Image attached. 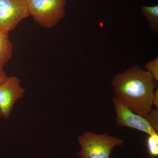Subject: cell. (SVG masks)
<instances>
[{"mask_svg": "<svg viewBox=\"0 0 158 158\" xmlns=\"http://www.w3.org/2000/svg\"><path fill=\"white\" fill-rule=\"evenodd\" d=\"M158 82L146 70L135 65L116 74L111 84L114 96L133 112L143 116L152 108Z\"/></svg>", "mask_w": 158, "mask_h": 158, "instance_id": "cell-1", "label": "cell"}, {"mask_svg": "<svg viewBox=\"0 0 158 158\" xmlns=\"http://www.w3.org/2000/svg\"><path fill=\"white\" fill-rule=\"evenodd\" d=\"M78 141L81 146L79 158H110L113 148L124 143L118 137L90 131L78 136Z\"/></svg>", "mask_w": 158, "mask_h": 158, "instance_id": "cell-2", "label": "cell"}, {"mask_svg": "<svg viewBox=\"0 0 158 158\" xmlns=\"http://www.w3.org/2000/svg\"><path fill=\"white\" fill-rule=\"evenodd\" d=\"M34 21L45 28L56 25L65 14V0H27Z\"/></svg>", "mask_w": 158, "mask_h": 158, "instance_id": "cell-3", "label": "cell"}, {"mask_svg": "<svg viewBox=\"0 0 158 158\" xmlns=\"http://www.w3.org/2000/svg\"><path fill=\"white\" fill-rule=\"evenodd\" d=\"M30 15L27 0H0V32L9 34Z\"/></svg>", "mask_w": 158, "mask_h": 158, "instance_id": "cell-4", "label": "cell"}, {"mask_svg": "<svg viewBox=\"0 0 158 158\" xmlns=\"http://www.w3.org/2000/svg\"><path fill=\"white\" fill-rule=\"evenodd\" d=\"M25 90L15 77H8L0 84V113L4 118L10 116L15 102L23 98Z\"/></svg>", "mask_w": 158, "mask_h": 158, "instance_id": "cell-5", "label": "cell"}, {"mask_svg": "<svg viewBox=\"0 0 158 158\" xmlns=\"http://www.w3.org/2000/svg\"><path fill=\"white\" fill-rule=\"evenodd\" d=\"M112 100L116 113L115 121L118 126L134 129L148 135L157 133L143 116L133 112L115 97H113Z\"/></svg>", "mask_w": 158, "mask_h": 158, "instance_id": "cell-6", "label": "cell"}, {"mask_svg": "<svg viewBox=\"0 0 158 158\" xmlns=\"http://www.w3.org/2000/svg\"><path fill=\"white\" fill-rule=\"evenodd\" d=\"M12 51L13 46L9 40V34L0 32V69H3L11 59Z\"/></svg>", "mask_w": 158, "mask_h": 158, "instance_id": "cell-7", "label": "cell"}, {"mask_svg": "<svg viewBox=\"0 0 158 158\" xmlns=\"http://www.w3.org/2000/svg\"><path fill=\"white\" fill-rule=\"evenodd\" d=\"M141 11L149 25L152 32L158 31V6H143Z\"/></svg>", "mask_w": 158, "mask_h": 158, "instance_id": "cell-8", "label": "cell"}, {"mask_svg": "<svg viewBox=\"0 0 158 158\" xmlns=\"http://www.w3.org/2000/svg\"><path fill=\"white\" fill-rule=\"evenodd\" d=\"M146 147L150 156L157 158L158 156V133L148 135L146 140Z\"/></svg>", "mask_w": 158, "mask_h": 158, "instance_id": "cell-9", "label": "cell"}, {"mask_svg": "<svg viewBox=\"0 0 158 158\" xmlns=\"http://www.w3.org/2000/svg\"><path fill=\"white\" fill-rule=\"evenodd\" d=\"M143 116L154 130L158 133V109L152 108Z\"/></svg>", "mask_w": 158, "mask_h": 158, "instance_id": "cell-10", "label": "cell"}, {"mask_svg": "<svg viewBox=\"0 0 158 158\" xmlns=\"http://www.w3.org/2000/svg\"><path fill=\"white\" fill-rule=\"evenodd\" d=\"M144 67L145 70L158 81V58L148 62Z\"/></svg>", "mask_w": 158, "mask_h": 158, "instance_id": "cell-11", "label": "cell"}, {"mask_svg": "<svg viewBox=\"0 0 158 158\" xmlns=\"http://www.w3.org/2000/svg\"><path fill=\"white\" fill-rule=\"evenodd\" d=\"M152 106L155 107L156 109H158V88L156 89L152 99Z\"/></svg>", "mask_w": 158, "mask_h": 158, "instance_id": "cell-12", "label": "cell"}, {"mask_svg": "<svg viewBox=\"0 0 158 158\" xmlns=\"http://www.w3.org/2000/svg\"><path fill=\"white\" fill-rule=\"evenodd\" d=\"M8 77L3 69H0V84L8 78Z\"/></svg>", "mask_w": 158, "mask_h": 158, "instance_id": "cell-13", "label": "cell"}, {"mask_svg": "<svg viewBox=\"0 0 158 158\" xmlns=\"http://www.w3.org/2000/svg\"><path fill=\"white\" fill-rule=\"evenodd\" d=\"M2 117V116H1V113H0V117Z\"/></svg>", "mask_w": 158, "mask_h": 158, "instance_id": "cell-14", "label": "cell"}]
</instances>
